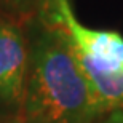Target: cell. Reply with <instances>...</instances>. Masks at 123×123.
Segmentation results:
<instances>
[{
	"label": "cell",
	"instance_id": "cell-1",
	"mask_svg": "<svg viewBox=\"0 0 123 123\" xmlns=\"http://www.w3.org/2000/svg\"><path fill=\"white\" fill-rule=\"evenodd\" d=\"M99 112L66 34L45 26L29 59L19 123H93Z\"/></svg>",
	"mask_w": 123,
	"mask_h": 123
},
{
	"label": "cell",
	"instance_id": "cell-2",
	"mask_svg": "<svg viewBox=\"0 0 123 123\" xmlns=\"http://www.w3.org/2000/svg\"><path fill=\"white\" fill-rule=\"evenodd\" d=\"M40 14L45 26L66 34L101 110L123 107V37L82 26L69 0H43Z\"/></svg>",
	"mask_w": 123,
	"mask_h": 123
},
{
	"label": "cell",
	"instance_id": "cell-3",
	"mask_svg": "<svg viewBox=\"0 0 123 123\" xmlns=\"http://www.w3.org/2000/svg\"><path fill=\"white\" fill-rule=\"evenodd\" d=\"M26 40L18 24L0 19V101L19 105L27 75Z\"/></svg>",
	"mask_w": 123,
	"mask_h": 123
},
{
	"label": "cell",
	"instance_id": "cell-4",
	"mask_svg": "<svg viewBox=\"0 0 123 123\" xmlns=\"http://www.w3.org/2000/svg\"><path fill=\"white\" fill-rule=\"evenodd\" d=\"M0 3L3 5L6 10L13 11L14 14L27 16L32 11L40 10L43 0H0Z\"/></svg>",
	"mask_w": 123,
	"mask_h": 123
},
{
	"label": "cell",
	"instance_id": "cell-5",
	"mask_svg": "<svg viewBox=\"0 0 123 123\" xmlns=\"http://www.w3.org/2000/svg\"><path fill=\"white\" fill-rule=\"evenodd\" d=\"M18 123H19V122H18Z\"/></svg>",
	"mask_w": 123,
	"mask_h": 123
}]
</instances>
